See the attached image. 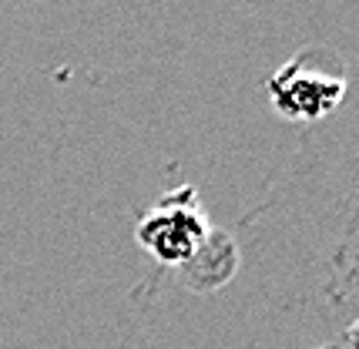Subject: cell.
<instances>
[{
    "label": "cell",
    "instance_id": "cell-1",
    "mask_svg": "<svg viewBox=\"0 0 359 349\" xmlns=\"http://www.w3.org/2000/svg\"><path fill=\"white\" fill-rule=\"evenodd\" d=\"M349 78L339 54L329 48H302L269 78V101L289 121H319L346 97Z\"/></svg>",
    "mask_w": 359,
    "mask_h": 349
},
{
    "label": "cell",
    "instance_id": "cell-2",
    "mask_svg": "<svg viewBox=\"0 0 359 349\" xmlns=\"http://www.w3.org/2000/svg\"><path fill=\"white\" fill-rule=\"evenodd\" d=\"M212 225L202 208V198L191 185L161 195L155 205L138 219L135 238L144 252L158 259L161 266H182L208 245Z\"/></svg>",
    "mask_w": 359,
    "mask_h": 349
}]
</instances>
